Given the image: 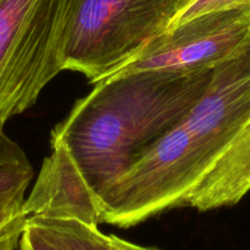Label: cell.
<instances>
[{
    "instance_id": "6da1fadb",
    "label": "cell",
    "mask_w": 250,
    "mask_h": 250,
    "mask_svg": "<svg viewBox=\"0 0 250 250\" xmlns=\"http://www.w3.org/2000/svg\"><path fill=\"white\" fill-rule=\"evenodd\" d=\"M250 117V48L213 69L203 97L97 194L100 222L129 228L183 201Z\"/></svg>"
},
{
    "instance_id": "7a4b0ae2",
    "label": "cell",
    "mask_w": 250,
    "mask_h": 250,
    "mask_svg": "<svg viewBox=\"0 0 250 250\" xmlns=\"http://www.w3.org/2000/svg\"><path fill=\"white\" fill-rule=\"evenodd\" d=\"M212 71H145L100 81L50 140L66 146L97 195L193 108Z\"/></svg>"
},
{
    "instance_id": "3957f363",
    "label": "cell",
    "mask_w": 250,
    "mask_h": 250,
    "mask_svg": "<svg viewBox=\"0 0 250 250\" xmlns=\"http://www.w3.org/2000/svg\"><path fill=\"white\" fill-rule=\"evenodd\" d=\"M78 0H0V133L65 70Z\"/></svg>"
},
{
    "instance_id": "277c9868",
    "label": "cell",
    "mask_w": 250,
    "mask_h": 250,
    "mask_svg": "<svg viewBox=\"0 0 250 250\" xmlns=\"http://www.w3.org/2000/svg\"><path fill=\"white\" fill-rule=\"evenodd\" d=\"M190 0H78L65 70L97 83L130 62L169 28Z\"/></svg>"
},
{
    "instance_id": "5b68a950",
    "label": "cell",
    "mask_w": 250,
    "mask_h": 250,
    "mask_svg": "<svg viewBox=\"0 0 250 250\" xmlns=\"http://www.w3.org/2000/svg\"><path fill=\"white\" fill-rule=\"evenodd\" d=\"M249 48L250 4L195 16L168 28L107 79L145 71L213 70Z\"/></svg>"
},
{
    "instance_id": "8992f818",
    "label": "cell",
    "mask_w": 250,
    "mask_h": 250,
    "mask_svg": "<svg viewBox=\"0 0 250 250\" xmlns=\"http://www.w3.org/2000/svg\"><path fill=\"white\" fill-rule=\"evenodd\" d=\"M52 152L43 161L36 184L23 204L27 217L78 220L98 226L100 210L95 191L91 189L66 146L50 140Z\"/></svg>"
},
{
    "instance_id": "52a82bcc",
    "label": "cell",
    "mask_w": 250,
    "mask_h": 250,
    "mask_svg": "<svg viewBox=\"0 0 250 250\" xmlns=\"http://www.w3.org/2000/svg\"><path fill=\"white\" fill-rule=\"evenodd\" d=\"M250 193V117L183 201L198 211L232 206Z\"/></svg>"
},
{
    "instance_id": "ba28073f",
    "label": "cell",
    "mask_w": 250,
    "mask_h": 250,
    "mask_svg": "<svg viewBox=\"0 0 250 250\" xmlns=\"http://www.w3.org/2000/svg\"><path fill=\"white\" fill-rule=\"evenodd\" d=\"M58 250H114L109 235L78 220L31 216L26 221Z\"/></svg>"
},
{
    "instance_id": "9c48e42d",
    "label": "cell",
    "mask_w": 250,
    "mask_h": 250,
    "mask_svg": "<svg viewBox=\"0 0 250 250\" xmlns=\"http://www.w3.org/2000/svg\"><path fill=\"white\" fill-rule=\"evenodd\" d=\"M33 174L25 151L4 131L0 133V201L25 194Z\"/></svg>"
},
{
    "instance_id": "30bf717a",
    "label": "cell",
    "mask_w": 250,
    "mask_h": 250,
    "mask_svg": "<svg viewBox=\"0 0 250 250\" xmlns=\"http://www.w3.org/2000/svg\"><path fill=\"white\" fill-rule=\"evenodd\" d=\"M25 194L0 201V250H15L25 229Z\"/></svg>"
},
{
    "instance_id": "8fae6325",
    "label": "cell",
    "mask_w": 250,
    "mask_h": 250,
    "mask_svg": "<svg viewBox=\"0 0 250 250\" xmlns=\"http://www.w3.org/2000/svg\"><path fill=\"white\" fill-rule=\"evenodd\" d=\"M249 4L250 0H190L182 9V11L175 16L169 28L180 25V23L190 20V19L195 18V16L213 13V11L239 8V6L249 5Z\"/></svg>"
},
{
    "instance_id": "7c38bea8",
    "label": "cell",
    "mask_w": 250,
    "mask_h": 250,
    "mask_svg": "<svg viewBox=\"0 0 250 250\" xmlns=\"http://www.w3.org/2000/svg\"><path fill=\"white\" fill-rule=\"evenodd\" d=\"M19 245H20V250H58L27 223L21 234Z\"/></svg>"
},
{
    "instance_id": "4fadbf2b",
    "label": "cell",
    "mask_w": 250,
    "mask_h": 250,
    "mask_svg": "<svg viewBox=\"0 0 250 250\" xmlns=\"http://www.w3.org/2000/svg\"><path fill=\"white\" fill-rule=\"evenodd\" d=\"M110 243H112L114 250H160L157 248H151V247H143V245L134 244V243L128 242V240L122 239V238L117 237L114 234L109 235Z\"/></svg>"
}]
</instances>
